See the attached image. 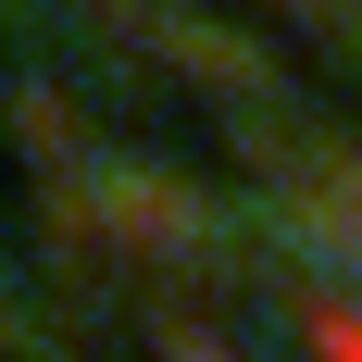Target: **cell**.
I'll return each instance as SVG.
<instances>
[{"mask_svg": "<svg viewBox=\"0 0 362 362\" xmlns=\"http://www.w3.org/2000/svg\"><path fill=\"white\" fill-rule=\"evenodd\" d=\"M25 150H37L50 238H63L88 275H112V288H138V300H238V275H250V262H238V225H225L187 175L88 138L75 112L63 125L25 112Z\"/></svg>", "mask_w": 362, "mask_h": 362, "instance_id": "6da1fadb", "label": "cell"}, {"mask_svg": "<svg viewBox=\"0 0 362 362\" xmlns=\"http://www.w3.org/2000/svg\"><path fill=\"white\" fill-rule=\"evenodd\" d=\"M313 350H325V362H362V300H325V313H313Z\"/></svg>", "mask_w": 362, "mask_h": 362, "instance_id": "7a4b0ae2", "label": "cell"}, {"mask_svg": "<svg viewBox=\"0 0 362 362\" xmlns=\"http://www.w3.org/2000/svg\"><path fill=\"white\" fill-rule=\"evenodd\" d=\"M275 13H300V25H337V37H362V0H275Z\"/></svg>", "mask_w": 362, "mask_h": 362, "instance_id": "3957f363", "label": "cell"}]
</instances>
